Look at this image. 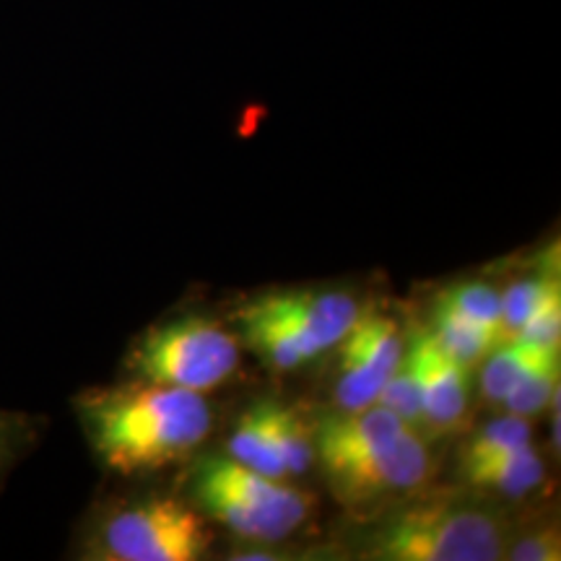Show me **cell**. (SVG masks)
I'll list each match as a JSON object with an SVG mask.
<instances>
[{
	"label": "cell",
	"mask_w": 561,
	"mask_h": 561,
	"mask_svg": "<svg viewBox=\"0 0 561 561\" xmlns=\"http://www.w3.org/2000/svg\"><path fill=\"white\" fill-rule=\"evenodd\" d=\"M76 416L91 453L107 471L133 476L180 462L210 432L201 392L157 382H130L81 392Z\"/></svg>",
	"instance_id": "obj_1"
},
{
	"label": "cell",
	"mask_w": 561,
	"mask_h": 561,
	"mask_svg": "<svg viewBox=\"0 0 561 561\" xmlns=\"http://www.w3.org/2000/svg\"><path fill=\"white\" fill-rule=\"evenodd\" d=\"M507 549V525L486 504L432 496L371 525L359 551L382 561H496Z\"/></svg>",
	"instance_id": "obj_2"
},
{
	"label": "cell",
	"mask_w": 561,
	"mask_h": 561,
	"mask_svg": "<svg viewBox=\"0 0 561 561\" xmlns=\"http://www.w3.org/2000/svg\"><path fill=\"white\" fill-rule=\"evenodd\" d=\"M191 496L210 520L250 541L289 538L310 517L312 500L231 458H203L191 471Z\"/></svg>",
	"instance_id": "obj_3"
},
{
	"label": "cell",
	"mask_w": 561,
	"mask_h": 561,
	"mask_svg": "<svg viewBox=\"0 0 561 561\" xmlns=\"http://www.w3.org/2000/svg\"><path fill=\"white\" fill-rule=\"evenodd\" d=\"M208 546L210 533L198 512L164 496L110 504L81 533L83 559L195 561Z\"/></svg>",
	"instance_id": "obj_4"
},
{
	"label": "cell",
	"mask_w": 561,
	"mask_h": 561,
	"mask_svg": "<svg viewBox=\"0 0 561 561\" xmlns=\"http://www.w3.org/2000/svg\"><path fill=\"white\" fill-rule=\"evenodd\" d=\"M130 371L144 382L203 392L227 382L240 367L231 333L206 318H180L153 325L133 343Z\"/></svg>",
	"instance_id": "obj_5"
},
{
	"label": "cell",
	"mask_w": 561,
	"mask_h": 561,
	"mask_svg": "<svg viewBox=\"0 0 561 561\" xmlns=\"http://www.w3.org/2000/svg\"><path fill=\"white\" fill-rule=\"evenodd\" d=\"M341 502L369 504L388 496L409 494L432 473V455L413 430H403L388 445L322 468Z\"/></svg>",
	"instance_id": "obj_6"
},
{
	"label": "cell",
	"mask_w": 561,
	"mask_h": 561,
	"mask_svg": "<svg viewBox=\"0 0 561 561\" xmlns=\"http://www.w3.org/2000/svg\"><path fill=\"white\" fill-rule=\"evenodd\" d=\"M335 403L341 411H359L377 401L382 385L403 359L405 339L396 320L375 310L356 314L343 335Z\"/></svg>",
	"instance_id": "obj_7"
},
{
	"label": "cell",
	"mask_w": 561,
	"mask_h": 561,
	"mask_svg": "<svg viewBox=\"0 0 561 561\" xmlns=\"http://www.w3.org/2000/svg\"><path fill=\"white\" fill-rule=\"evenodd\" d=\"M255 305L276 318L310 359L339 346L359 314L356 301L341 291H284L255 299Z\"/></svg>",
	"instance_id": "obj_8"
},
{
	"label": "cell",
	"mask_w": 561,
	"mask_h": 561,
	"mask_svg": "<svg viewBox=\"0 0 561 561\" xmlns=\"http://www.w3.org/2000/svg\"><path fill=\"white\" fill-rule=\"evenodd\" d=\"M405 346L416 362L421 396H424V424L442 432L458 430L466 419L468 396H471L468 364L455 359L432 331H413Z\"/></svg>",
	"instance_id": "obj_9"
},
{
	"label": "cell",
	"mask_w": 561,
	"mask_h": 561,
	"mask_svg": "<svg viewBox=\"0 0 561 561\" xmlns=\"http://www.w3.org/2000/svg\"><path fill=\"white\" fill-rule=\"evenodd\" d=\"M405 426L396 413L380 403H371L359 411H341L320 419L312 430V445L320 466H335V462L359 458V455L388 445Z\"/></svg>",
	"instance_id": "obj_10"
},
{
	"label": "cell",
	"mask_w": 561,
	"mask_h": 561,
	"mask_svg": "<svg viewBox=\"0 0 561 561\" xmlns=\"http://www.w3.org/2000/svg\"><path fill=\"white\" fill-rule=\"evenodd\" d=\"M460 473L476 491H486L504 500H520L541 486L543 460L533 450L530 442V445L510 447L486 458L460 460Z\"/></svg>",
	"instance_id": "obj_11"
},
{
	"label": "cell",
	"mask_w": 561,
	"mask_h": 561,
	"mask_svg": "<svg viewBox=\"0 0 561 561\" xmlns=\"http://www.w3.org/2000/svg\"><path fill=\"white\" fill-rule=\"evenodd\" d=\"M227 447L229 458L242 462L250 471L276 481L286 479L284 460H280L271 430V401H257L248 413H242Z\"/></svg>",
	"instance_id": "obj_12"
},
{
	"label": "cell",
	"mask_w": 561,
	"mask_h": 561,
	"mask_svg": "<svg viewBox=\"0 0 561 561\" xmlns=\"http://www.w3.org/2000/svg\"><path fill=\"white\" fill-rule=\"evenodd\" d=\"M434 339L445 346L455 359L471 367L473 362L486 359L500 343L510 339L507 333L500 328L483 325V322L468 318L460 310H455L453 305L437 299L434 305Z\"/></svg>",
	"instance_id": "obj_13"
},
{
	"label": "cell",
	"mask_w": 561,
	"mask_h": 561,
	"mask_svg": "<svg viewBox=\"0 0 561 561\" xmlns=\"http://www.w3.org/2000/svg\"><path fill=\"white\" fill-rule=\"evenodd\" d=\"M551 351H559V346H541L520 335H510L507 341L500 343L489 354L486 364L481 371V392L491 403H502L504 396L523 380L528 371L536 367Z\"/></svg>",
	"instance_id": "obj_14"
},
{
	"label": "cell",
	"mask_w": 561,
	"mask_h": 561,
	"mask_svg": "<svg viewBox=\"0 0 561 561\" xmlns=\"http://www.w3.org/2000/svg\"><path fill=\"white\" fill-rule=\"evenodd\" d=\"M237 320H240L244 339H248V343H252V348H255L257 354L265 356V362H268L271 367L289 371L310 359L307 351L299 346V341L294 339V335L286 331L276 318H271L268 312L261 310L255 301H250L248 307H242L240 314H237Z\"/></svg>",
	"instance_id": "obj_15"
},
{
	"label": "cell",
	"mask_w": 561,
	"mask_h": 561,
	"mask_svg": "<svg viewBox=\"0 0 561 561\" xmlns=\"http://www.w3.org/2000/svg\"><path fill=\"white\" fill-rule=\"evenodd\" d=\"M559 351H551L504 396L502 403L515 416H538L546 405L559 401Z\"/></svg>",
	"instance_id": "obj_16"
},
{
	"label": "cell",
	"mask_w": 561,
	"mask_h": 561,
	"mask_svg": "<svg viewBox=\"0 0 561 561\" xmlns=\"http://www.w3.org/2000/svg\"><path fill=\"white\" fill-rule=\"evenodd\" d=\"M271 430L273 439H276L280 460H284L286 476H299L310 471L314 460L312 430H307V424L299 419V413L271 401Z\"/></svg>",
	"instance_id": "obj_17"
},
{
	"label": "cell",
	"mask_w": 561,
	"mask_h": 561,
	"mask_svg": "<svg viewBox=\"0 0 561 561\" xmlns=\"http://www.w3.org/2000/svg\"><path fill=\"white\" fill-rule=\"evenodd\" d=\"M385 409L396 413L405 426H424V396H421V382L416 362H413L409 346L403 351V359L398 362V367L388 377V382L382 385L377 401Z\"/></svg>",
	"instance_id": "obj_18"
},
{
	"label": "cell",
	"mask_w": 561,
	"mask_h": 561,
	"mask_svg": "<svg viewBox=\"0 0 561 561\" xmlns=\"http://www.w3.org/2000/svg\"><path fill=\"white\" fill-rule=\"evenodd\" d=\"M561 286L557 276L523 278L502 294V325L510 335L520 333V328L536 314L546 301L559 297Z\"/></svg>",
	"instance_id": "obj_19"
},
{
	"label": "cell",
	"mask_w": 561,
	"mask_h": 561,
	"mask_svg": "<svg viewBox=\"0 0 561 561\" xmlns=\"http://www.w3.org/2000/svg\"><path fill=\"white\" fill-rule=\"evenodd\" d=\"M533 432L528 419L515 416V413H507V416L489 421L486 426H481V432L471 439V445L462 453V460H476L486 458V455L510 450V447L530 445Z\"/></svg>",
	"instance_id": "obj_20"
},
{
	"label": "cell",
	"mask_w": 561,
	"mask_h": 561,
	"mask_svg": "<svg viewBox=\"0 0 561 561\" xmlns=\"http://www.w3.org/2000/svg\"><path fill=\"white\" fill-rule=\"evenodd\" d=\"M439 299L447 301V305H453L455 310H460L462 314H468V318L483 322V325L500 328V331H504L502 294H496L489 284H458L453 286V289L442 291Z\"/></svg>",
	"instance_id": "obj_21"
},
{
	"label": "cell",
	"mask_w": 561,
	"mask_h": 561,
	"mask_svg": "<svg viewBox=\"0 0 561 561\" xmlns=\"http://www.w3.org/2000/svg\"><path fill=\"white\" fill-rule=\"evenodd\" d=\"M520 339H528L541 346H559L561 341V294L546 301L533 318L520 328Z\"/></svg>",
	"instance_id": "obj_22"
},
{
	"label": "cell",
	"mask_w": 561,
	"mask_h": 561,
	"mask_svg": "<svg viewBox=\"0 0 561 561\" xmlns=\"http://www.w3.org/2000/svg\"><path fill=\"white\" fill-rule=\"evenodd\" d=\"M507 557L515 561H559L561 559V541L557 528L530 530L515 546H510Z\"/></svg>",
	"instance_id": "obj_23"
},
{
	"label": "cell",
	"mask_w": 561,
	"mask_h": 561,
	"mask_svg": "<svg viewBox=\"0 0 561 561\" xmlns=\"http://www.w3.org/2000/svg\"><path fill=\"white\" fill-rule=\"evenodd\" d=\"M26 434H30V424L24 419L0 413V479H3L5 468H11L21 447L26 445Z\"/></svg>",
	"instance_id": "obj_24"
}]
</instances>
